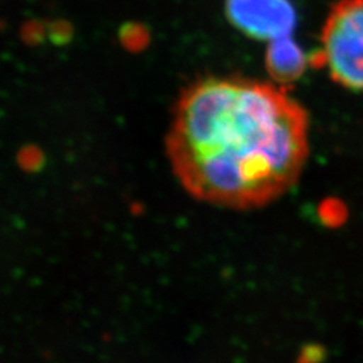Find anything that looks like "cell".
Returning a JSON list of instances; mask_svg holds the SVG:
<instances>
[{
  "mask_svg": "<svg viewBox=\"0 0 363 363\" xmlns=\"http://www.w3.org/2000/svg\"><path fill=\"white\" fill-rule=\"evenodd\" d=\"M308 129V113L283 89L208 77L182 94L168 152L192 196L229 208L262 206L297 182Z\"/></svg>",
  "mask_w": 363,
  "mask_h": 363,
  "instance_id": "6da1fadb",
  "label": "cell"
},
{
  "mask_svg": "<svg viewBox=\"0 0 363 363\" xmlns=\"http://www.w3.org/2000/svg\"><path fill=\"white\" fill-rule=\"evenodd\" d=\"M320 53L337 85L363 93V0H339L332 6Z\"/></svg>",
  "mask_w": 363,
  "mask_h": 363,
  "instance_id": "7a4b0ae2",
  "label": "cell"
},
{
  "mask_svg": "<svg viewBox=\"0 0 363 363\" xmlns=\"http://www.w3.org/2000/svg\"><path fill=\"white\" fill-rule=\"evenodd\" d=\"M225 13L235 28L256 40L291 37L297 25L291 0H227Z\"/></svg>",
  "mask_w": 363,
  "mask_h": 363,
  "instance_id": "3957f363",
  "label": "cell"
},
{
  "mask_svg": "<svg viewBox=\"0 0 363 363\" xmlns=\"http://www.w3.org/2000/svg\"><path fill=\"white\" fill-rule=\"evenodd\" d=\"M311 61L292 37L272 40L267 49V70L280 85H288L300 79Z\"/></svg>",
  "mask_w": 363,
  "mask_h": 363,
  "instance_id": "277c9868",
  "label": "cell"
},
{
  "mask_svg": "<svg viewBox=\"0 0 363 363\" xmlns=\"http://www.w3.org/2000/svg\"><path fill=\"white\" fill-rule=\"evenodd\" d=\"M43 161H44L43 155L37 149H33V147H26V149L23 150L21 155L18 156V162H20L21 168L28 169V172L38 169L41 167Z\"/></svg>",
  "mask_w": 363,
  "mask_h": 363,
  "instance_id": "5b68a950",
  "label": "cell"
}]
</instances>
